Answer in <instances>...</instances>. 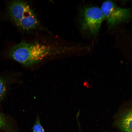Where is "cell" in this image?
I'll return each instance as SVG.
<instances>
[{
    "mask_svg": "<svg viewBox=\"0 0 132 132\" xmlns=\"http://www.w3.org/2000/svg\"><path fill=\"white\" fill-rule=\"evenodd\" d=\"M55 49V47L50 45L37 43H24L13 47L10 55L14 60L27 66L42 60Z\"/></svg>",
    "mask_w": 132,
    "mask_h": 132,
    "instance_id": "cell-1",
    "label": "cell"
},
{
    "mask_svg": "<svg viewBox=\"0 0 132 132\" xmlns=\"http://www.w3.org/2000/svg\"><path fill=\"white\" fill-rule=\"evenodd\" d=\"M10 12L15 23L23 29H32L38 25V21L36 16L29 5L24 2H13L10 8Z\"/></svg>",
    "mask_w": 132,
    "mask_h": 132,
    "instance_id": "cell-2",
    "label": "cell"
},
{
    "mask_svg": "<svg viewBox=\"0 0 132 132\" xmlns=\"http://www.w3.org/2000/svg\"><path fill=\"white\" fill-rule=\"evenodd\" d=\"M105 20L100 8L94 6H84L81 10L80 24L81 30L93 35L98 33Z\"/></svg>",
    "mask_w": 132,
    "mask_h": 132,
    "instance_id": "cell-3",
    "label": "cell"
},
{
    "mask_svg": "<svg viewBox=\"0 0 132 132\" xmlns=\"http://www.w3.org/2000/svg\"><path fill=\"white\" fill-rule=\"evenodd\" d=\"M100 8L104 19L111 27L127 22L131 18V11L130 8H121L110 0L103 2Z\"/></svg>",
    "mask_w": 132,
    "mask_h": 132,
    "instance_id": "cell-4",
    "label": "cell"
},
{
    "mask_svg": "<svg viewBox=\"0 0 132 132\" xmlns=\"http://www.w3.org/2000/svg\"><path fill=\"white\" fill-rule=\"evenodd\" d=\"M132 112L130 104L122 106L114 116L113 125L122 132H132Z\"/></svg>",
    "mask_w": 132,
    "mask_h": 132,
    "instance_id": "cell-5",
    "label": "cell"
},
{
    "mask_svg": "<svg viewBox=\"0 0 132 132\" xmlns=\"http://www.w3.org/2000/svg\"><path fill=\"white\" fill-rule=\"evenodd\" d=\"M8 122L5 116L0 113V129L6 130L9 127Z\"/></svg>",
    "mask_w": 132,
    "mask_h": 132,
    "instance_id": "cell-6",
    "label": "cell"
},
{
    "mask_svg": "<svg viewBox=\"0 0 132 132\" xmlns=\"http://www.w3.org/2000/svg\"><path fill=\"white\" fill-rule=\"evenodd\" d=\"M6 88L4 81L0 78V101L4 98L6 92Z\"/></svg>",
    "mask_w": 132,
    "mask_h": 132,
    "instance_id": "cell-7",
    "label": "cell"
},
{
    "mask_svg": "<svg viewBox=\"0 0 132 132\" xmlns=\"http://www.w3.org/2000/svg\"><path fill=\"white\" fill-rule=\"evenodd\" d=\"M33 132H44L38 118H37L35 123L33 127Z\"/></svg>",
    "mask_w": 132,
    "mask_h": 132,
    "instance_id": "cell-8",
    "label": "cell"
}]
</instances>
